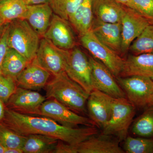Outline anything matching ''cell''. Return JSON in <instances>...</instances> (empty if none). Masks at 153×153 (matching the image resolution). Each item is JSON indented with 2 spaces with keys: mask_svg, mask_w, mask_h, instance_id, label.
Listing matches in <instances>:
<instances>
[{
  "mask_svg": "<svg viewBox=\"0 0 153 153\" xmlns=\"http://www.w3.org/2000/svg\"><path fill=\"white\" fill-rule=\"evenodd\" d=\"M21 135L38 134L53 137L71 145H77L98 134L95 126L70 128L57 123L49 118L24 114L6 108L2 122Z\"/></svg>",
  "mask_w": 153,
  "mask_h": 153,
  "instance_id": "6da1fadb",
  "label": "cell"
},
{
  "mask_svg": "<svg viewBox=\"0 0 153 153\" xmlns=\"http://www.w3.org/2000/svg\"><path fill=\"white\" fill-rule=\"evenodd\" d=\"M47 99H53L77 114L87 112L89 94L72 80L65 71L53 76L45 87Z\"/></svg>",
  "mask_w": 153,
  "mask_h": 153,
  "instance_id": "7a4b0ae2",
  "label": "cell"
},
{
  "mask_svg": "<svg viewBox=\"0 0 153 153\" xmlns=\"http://www.w3.org/2000/svg\"><path fill=\"white\" fill-rule=\"evenodd\" d=\"M40 36L26 20H16L10 23L8 46L31 62L38 51Z\"/></svg>",
  "mask_w": 153,
  "mask_h": 153,
  "instance_id": "3957f363",
  "label": "cell"
},
{
  "mask_svg": "<svg viewBox=\"0 0 153 153\" xmlns=\"http://www.w3.org/2000/svg\"><path fill=\"white\" fill-rule=\"evenodd\" d=\"M65 71L72 80L90 94L93 90L92 70L89 57L80 48L64 50Z\"/></svg>",
  "mask_w": 153,
  "mask_h": 153,
  "instance_id": "277c9868",
  "label": "cell"
},
{
  "mask_svg": "<svg viewBox=\"0 0 153 153\" xmlns=\"http://www.w3.org/2000/svg\"><path fill=\"white\" fill-rule=\"evenodd\" d=\"M136 113V107L126 98H114L109 120L102 133L114 137L120 141L127 137Z\"/></svg>",
  "mask_w": 153,
  "mask_h": 153,
  "instance_id": "5b68a950",
  "label": "cell"
},
{
  "mask_svg": "<svg viewBox=\"0 0 153 153\" xmlns=\"http://www.w3.org/2000/svg\"><path fill=\"white\" fill-rule=\"evenodd\" d=\"M80 37V41L92 57L101 62L115 77L120 76L123 71L125 59L102 43L91 30Z\"/></svg>",
  "mask_w": 153,
  "mask_h": 153,
  "instance_id": "8992f818",
  "label": "cell"
},
{
  "mask_svg": "<svg viewBox=\"0 0 153 153\" xmlns=\"http://www.w3.org/2000/svg\"><path fill=\"white\" fill-rule=\"evenodd\" d=\"M37 115L49 118L57 123L70 128L79 126H94L95 124L89 117L80 115L53 99L45 100L41 105Z\"/></svg>",
  "mask_w": 153,
  "mask_h": 153,
  "instance_id": "52a82bcc",
  "label": "cell"
},
{
  "mask_svg": "<svg viewBox=\"0 0 153 153\" xmlns=\"http://www.w3.org/2000/svg\"><path fill=\"white\" fill-rule=\"evenodd\" d=\"M115 78L126 98L136 107L149 105L153 94V79L137 75Z\"/></svg>",
  "mask_w": 153,
  "mask_h": 153,
  "instance_id": "ba28073f",
  "label": "cell"
},
{
  "mask_svg": "<svg viewBox=\"0 0 153 153\" xmlns=\"http://www.w3.org/2000/svg\"><path fill=\"white\" fill-rule=\"evenodd\" d=\"M33 61L53 76L65 71L64 49L57 48L51 41L44 38L40 41Z\"/></svg>",
  "mask_w": 153,
  "mask_h": 153,
  "instance_id": "9c48e42d",
  "label": "cell"
},
{
  "mask_svg": "<svg viewBox=\"0 0 153 153\" xmlns=\"http://www.w3.org/2000/svg\"><path fill=\"white\" fill-rule=\"evenodd\" d=\"M121 24L122 56L127 53L132 43L150 23L137 11L125 6Z\"/></svg>",
  "mask_w": 153,
  "mask_h": 153,
  "instance_id": "30bf717a",
  "label": "cell"
},
{
  "mask_svg": "<svg viewBox=\"0 0 153 153\" xmlns=\"http://www.w3.org/2000/svg\"><path fill=\"white\" fill-rule=\"evenodd\" d=\"M89 58L92 67L94 89L114 98H126L124 91L108 68L94 57L89 56Z\"/></svg>",
  "mask_w": 153,
  "mask_h": 153,
  "instance_id": "8fae6325",
  "label": "cell"
},
{
  "mask_svg": "<svg viewBox=\"0 0 153 153\" xmlns=\"http://www.w3.org/2000/svg\"><path fill=\"white\" fill-rule=\"evenodd\" d=\"M114 97L94 89L89 94L86 108L89 118L95 126L102 129L109 120Z\"/></svg>",
  "mask_w": 153,
  "mask_h": 153,
  "instance_id": "7c38bea8",
  "label": "cell"
},
{
  "mask_svg": "<svg viewBox=\"0 0 153 153\" xmlns=\"http://www.w3.org/2000/svg\"><path fill=\"white\" fill-rule=\"evenodd\" d=\"M72 27L68 21L54 13L49 27L43 37L59 49L70 50L76 45V38Z\"/></svg>",
  "mask_w": 153,
  "mask_h": 153,
  "instance_id": "4fadbf2b",
  "label": "cell"
},
{
  "mask_svg": "<svg viewBox=\"0 0 153 153\" xmlns=\"http://www.w3.org/2000/svg\"><path fill=\"white\" fill-rule=\"evenodd\" d=\"M46 98L36 91L17 88L6 103L7 108L24 114L37 115Z\"/></svg>",
  "mask_w": 153,
  "mask_h": 153,
  "instance_id": "5bb4252c",
  "label": "cell"
},
{
  "mask_svg": "<svg viewBox=\"0 0 153 153\" xmlns=\"http://www.w3.org/2000/svg\"><path fill=\"white\" fill-rule=\"evenodd\" d=\"M91 30L102 43L122 56L121 23H105L94 18Z\"/></svg>",
  "mask_w": 153,
  "mask_h": 153,
  "instance_id": "9a60e30c",
  "label": "cell"
},
{
  "mask_svg": "<svg viewBox=\"0 0 153 153\" xmlns=\"http://www.w3.org/2000/svg\"><path fill=\"white\" fill-rule=\"evenodd\" d=\"M116 138L102 133L94 135L76 145L78 153H124Z\"/></svg>",
  "mask_w": 153,
  "mask_h": 153,
  "instance_id": "2e32d148",
  "label": "cell"
},
{
  "mask_svg": "<svg viewBox=\"0 0 153 153\" xmlns=\"http://www.w3.org/2000/svg\"><path fill=\"white\" fill-rule=\"evenodd\" d=\"M51 73L32 61L16 78L18 87L36 91L45 88Z\"/></svg>",
  "mask_w": 153,
  "mask_h": 153,
  "instance_id": "e0dca14e",
  "label": "cell"
},
{
  "mask_svg": "<svg viewBox=\"0 0 153 153\" xmlns=\"http://www.w3.org/2000/svg\"><path fill=\"white\" fill-rule=\"evenodd\" d=\"M134 75L145 76L153 80V54L128 55L125 60L123 71L120 76Z\"/></svg>",
  "mask_w": 153,
  "mask_h": 153,
  "instance_id": "ac0fdd59",
  "label": "cell"
},
{
  "mask_svg": "<svg viewBox=\"0 0 153 153\" xmlns=\"http://www.w3.org/2000/svg\"><path fill=\"white\" fill-rule=\"evenodd\" d=\"M53 12L49 3L27 5L25 20L40 36H44L50 25Z\"/></svg>",
  "mask_w": 153,
  "mask_h": 153,
  "instance_id": "d6986e66",
  "label": "cell"
},
{
  "mask_svg": "<svg viewBox=\"0 0 153 153\" xmlns=\"http://www.w3.org/2000/svg\"><path fill=\"white\" fill-rule=\"evenodd\" d=\"M124 7L115 0H93L94 17L105 23H121Z\"/></svg>",
  "mask_w": 153,
  "mask_h": 153,
  "instance_id": "ffe728a7",
  "label": "cell"
},
{
  "mask_svg": "<svg viewBox=\"0 0 153 153\" xmlns=\"http://www.w3.org/2000/svg\"><path fill=\"white\" fill-rule=\"evenodd\" d=\"M93 0H82L68 22L80 36L91 30L94 18Z\"/></svg>",
  "mask_w": 153,
  "mask_h": 153,
  "instance_id": "44dd1931",
  "label": "cell"
},
{
  "mask_svg": "<svg viewBox=\"0 0 153 153\" xmlns=\"http://www.w3.org/2000/svg\"><path fill=\"white\" fill-rule=\"evenodd\" d=\"M26 137L22 148L24 153H53L60 140L53 137L38 134Z\"/></svg>",
  "mask_w": 153,
  "mask_h": 153,
  "instance_id": "7402d4cb",
  "label": "cell"
},
{
  "mask_svg": "<svg viewBox=\"0 0 153 153\" xmlns=\"http://www.w3.org/2000/svg\"><path fill=\"white\" fill-rule=\"evenodd\" d=\"M27 9L24 0H0V18L6 25L25 19Z\"/></svg>",
  "mask_w": 153,
  "mask_h": 153,
  "instance_id": "603a6c76",
  "label": "cell"
},
{
  "mask_svg": "<svg viewBox=\"0 0 153 153\" xmlns=\"http://www.w3.org/2000/svg\"><path fill=\"white\" fill-rule=\"evenodd\" d=\"M31 62L16 50L9 48L3 60L1 72L16 80V78Z\"/></svg>",
  "mask_w": 153,
  "mask_h": 153,
  "instance_id": "cb8c5ba5",
  "label": "cell"
},
{
  "mask_svg": "<svg viewBox=\"0 0 153 153\" xmlns=\"http://www.w3.org/2000/svg\"><path fill=\"white\" fill-rule=\"evenodd\" d=\"M131 131L136 135L144 137H153V106H150L134 122Z\"/></svg>",
  "mask_w": 153,
  "mask_h": 153,
  "instance_id": "d4e9b609",
  "label": "cell"
},
{
  "mask_svg": "<svg viewBox=\"0 0 153 153\" xmlns=\"http://www.w3.org/2000/svg\"><path fill=\"white\" fill-rule=\"evenodd\" d=\"M133 55L153 54V24L148 25L141 34L133 42L129 51Z\"/></svg>",
  "mask_w": 153,
  "mask_h": 153,
  "instance_id": "484cf974",
  "label": "cell"
},
{
  "mask_svg": "<svg viewBox=\"0 0 153 153\" xmlns=\"http://www.w3.org/2000/svg\"><path fill=\"white\" fill-rule=\"evenodd\" d=\"M123 150L127 153H153V139L128 136L124 140Z\"/></svg>",
  "mask_w": 153,
  "mask_h": 153,
  "instance_id": "4316f807",
  "label": "cell"
},
{
  "mask_svg": "<svg viewBox=\"0 0 153 153\" xmlns=\"http://www.w3.org/2000/svg\"><path fill=\"white\" fill-rule=\"evenodd\" d=\"M82 0H49V4L55 15L68 21L75 13Z\"/></svg>",
  "mask_w": 153,
  "mask_h": 153,
  "instance_id": "83f0119b",
  "label": "cell"
},
{
  "mask_svg": "<svg viewBox=\"0 0 153 153\" xmlns=\"http://www.w3.org/2000/svg\"><path fill=\"white\" fill-rule=\"evenodd\" d=\"M27 137L19 134L0 123V144L7 149H22Z\"/></svg>",
  "mask_w": 153,
  "mask_h": 153,
  "instance_id": "f1b7e54d",
  "label": "cell"
},
{
  "mask_svg": "<svg viewBox=\"0 0 153 153\" xmlns=\"http://www.w3.org/2000/svg\"><path fill=\"white\" fill-rule=\"evenodd\" d=\"M18 87L16 79L0 71V99L5 104Z\"/></svg>",
  "mask_w": 153,
  "mask_h": 153,
  "instance_id": "f546056e",
  "label": "cell"
},
{
  "mask_svg": "<svg viewBox=\"0 0 153 153\" xmlns=\"http://www.w3.org/2000/svg\"><path fill=\"white\" fill-rule=\"evenodd\" d=\"M131 8L153 24V0H131Z\"/></svg>",
  "mask_w": 153,
  "mask_h": 153,
  "instance_id": "4dcf8cb0",
  "label": "cell"
},
{
  "mask_svg": "<svg viewBox=\"0 0 153 153\" xmlns=\"http://www.w3.org/2000/svg\"><path fill=\"white\" fill-rule=\"evenodd\" d=\"M10 24L5 26L3 33L0 37V71L2 64L9 47L8 46L7 40L8 36Z\"/></svg>",
  "mask_w": 153,
  "mask_h": 153,
  "instance_id": "1f68e13d",
  "label": "cell"
},
{
  "mask_svg": "<svg viewBox=\"0 0 153 153\" xmlns=\"http://www.w3.org/2000/svg\"><path fill=\"white\" fill-rule=\"evenodd\" d=\"M53 153H78L76 145H71L59 140Z\"/></svg>",
  "mask_w": 153,
  "mask_h": 153,
  "instance_id": "d6a6232c",
  "label": "cell"
},
{
  "mask_svg": "<svg viewBox=\"0 0 153 153\" xmlns=\"http://www.w3.org/2000/svg\"><path fill=\"white\" fill-rule=\"evenodd\" d=\"M7 108L6 104L0 99V123L2 122Z\"/></svg>",
  "mask_w": 153,
  "mask_h": 153,
  "instance_id": "836d02e7",
  "label": "cell"
},
{
  "mask_svg": "<svg viewBox=\"0 0 153 153\" xmlns=\"http://www.w3.org/2000/svg\"><path fill=\"white\" fill-rule=\"evenodd\" d=\"M24 1L27 5H32L49 3V0H24Z\"/></svg>",
  "mask_w": 153,
  "mask_h": 153,
  "instance_id": "e575fe53",
  "label": "cell"
},
{
  "mask_svg": "<svg viewBox=\"0 0 153 153\" xmlns=\"http://www.w3.org/2000/svg\"><path fill=\"white\" fill-rule=\"evenodd\" d=\"M4 153H24L22 149L5 148Z\"/></svg>",
  "mask_w": 153,
  "mask_h": 153,
  "instance_id": "d590c367",
  "label": "cell"
},
{
  "mask_svg": "<svg viewBox=\"0 0 153 153\" xmlns=\"http://www.w3.org/2000/svg\"><path fill=\"white\" fill-rule=\"evenodd\" d=\"M115 1L126 7H128L130 8H131V0H115Z\"/></svg>",
  "mask_w": 153,
  "mask_h": 153,
  "instance_id": "8d00e7d4",
  "label": "cell"
},
{
  "mask_svg": "<svg viewBox=\"0 0 153 153\" xmlns=\"http://www.w3.org/2000/svg\"><path fill=\"white\" fill-rule=\"evenodd\" d=\"M6 25V24L1 20V19L0 18V37H1L2 33H3V30H4V28Z\"/></svg>",
  "mask_w": 153,
  "mask_h": 153,
  "instance_id": "74e56055",
  "label": "cell"
},
{
  "mask_svg": "<svg viewBox=\"0 0 153 153\" xmlns=\"http://www.w3.org/2000/svg\"><path fill=\"white\" fill-rule=\"evenodd\" d=\"M5 148L0 144V153H4Z\"/></svg>",
  "mask_w": 153,
  "mask_h": 153,
  "instance_id": "f35d334b",
  "label": "cell"
},
{
  "mask_svg": "<svg viewBox=\"0 0 153 153\" xmlns=\"http://www.w3.org/2000/svg\"><path fill=\"white\" fill-rule=\"evenodd\" d=\"M153 105V94L152 96V98H151L150 102L149 104V106H150L152 105Z\"/></svg>",
  "mask_w": 153,
  "mask_h": 153,
  "instance_id": "ab89813d",
  "label": "cell"
},
{
  "mask_svg": "<svg viewBox=\"0 0 153 153\" xmlns=\"http://www.w3.org/2000/svg\"></svg>",
  "mask_w": 153,
  "mask_h": 153,
  "instance_id": "60d3db41",
  "label": "cell"
}]
</instances>
